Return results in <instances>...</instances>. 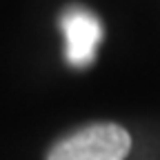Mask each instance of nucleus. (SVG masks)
I'll return each instance as SVG.
<instances>
[{"label": "nucleus", "instance_id": "1", "mask_svg": "<svg viewBox=\"0 0 160 160\" xmlns=\"http://www.w3.org/2000/svg\"><path fill=\"white\" fill-rule=\"evenodd\" d=\"M129 149L131 138L120 125L98 122L62 138L47 160H125Z\"/></svg>", "mask_w": 160, "mask_h": 160}, {"label": "nucleus", "instance_id": "2", "mask_svg": "<svg viewBox=\"0 0 160 160\" xmlns=\"http://www.w3.org/2000/svg\"><path fill=\"white\" fill-rule=\"evenodd\" d=\"M60 31L65 36V60L73 69L93 65L98 47L105 38L100 18L85 7H69L60 16Z\"/></svg>", "mask_w": 160, "mask_h": 160}]
</instances>
